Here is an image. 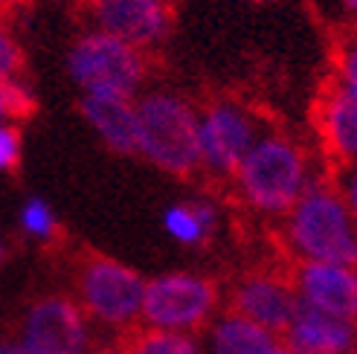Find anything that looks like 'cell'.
I'll return each mask as SVG.
<instances>
[{
	"instance_id": "9",
	"label": "cell",
	"mask_w": 357,
	"mask_h": 354,
	"mask_svg": "<svg viewBox=\"0 0 357 354\" xmlns=\"http://www.w3.org/2000/svg\"><path fill=\"white\" fill-rule=\"evenodd\" d=\"M93 29L139 49L160 47L174 24V0H87Z\"/></svg>"
},
{
	"instance_id": "26",
	"label": "cell",
	"mask_w": 357,
	"mask_h": 354,
	"mask_svg": "<svg viewBox=\"0 0 357 354\" xmlns=\"http://www.w3.org/2000/svg\"><path fill=\"white\" fill-rule=\"evenodd\" d=\"M15 3H24V0H0V9H6V6H15Z\"/></svg>"
},
{
	"instance_id": "29",
	"label": "cell",
	"mask_w": 357,
	"mask_h": 354,
	"mask_svg": "<svg viewBox=\"0 0 357 354\" xmlns=\"http://www.w3.org/2000/svg\"><path fill=\"white\" fill-rule=\"evenodd\" d=\"M253 3H267V0H253Z\"/></svg>"
},
{
	"instance_id": "20",
	"label": "cell",
	"mask_w": 357,
	"mask_h": 354,
	"mask_svg": "<svg viewBox=\"0 0 357 354\" xmlns=\"http://www.w3.org/2000/svg\"><path fill=\"white\" fill-rule=\"evenodd\" d=\"M24 70V52L21 44L12 35V29L0 21V84L3 82H15Z\"/></svg>"
},
{
	"instance_id": "4",
	"label": "cell",
	"mask_w": 357,
	"mask_h": 354,
	"mask_svg": "<svg viewBox=\"0 0 357 354\" xmlns=\"http://www.w3.org/2000/svg\"><path fill=\"white\" fill-rule=\"evenodd\" d=\"M244 198L261 212L291 209L305 189L302 151L284 137H261L236 171Z\"/></svg>"
},
{
	"instance_id": "7",
	"label": "cell",
	"mask_w": 357,
	"mask_h": 354,
	"mask_svg": "<svg viewBox=\"0 0 357 354\" xmlns=\"http://www.w3.org/2000/svg\"><path fill=\"white\" fill-rule=\"evenodd\" d=\"M256 143V125L236 102H212L198 114L201 169L212 174H236Z\"/></svg>"
},
{
	"instance_id": "18",
	"label": "cell",
	"mask_w": 357,
	"mask_h": 354,
	"mask_svg": "<svg viewBox=\"0 0 357 354\" xmlns=\"http://www.w3.org/2000/svg\"><path fill=\"white\" fill-rule=\"evenodd\" d=\"M35 114V96L24 82L0 84V125H17Z\"/></svg>"
},
{
	"instance_id": "19",
	"label": "cell",
	"mask_w": 357,
	"mask_h": 354,
	"mask_svg": "<svg viewBox=\"0 0 357 354\" xmlns=\"http://www.w3.org/2000/svg\"><path fill=\"white\" fill-rule=\"evenodd\" d=\"M21 226L32 238H52L59 233V221H56V212H52L41 198H29L21 209Z\"/></svg>"
},
{
	"instance_id": "28",
	"label": "cell",
	"mask_w": 357,
	"mask_h": 354,
	"mask_svg": "<svg viewBox=\"0 0 357 354\" xmlns=\"http://www.w3.org/2000/svg\"><path fill=\"white\" fill-rule=\"evenodd\" d=\"M3 256H6V250H3V241H0V264H3Z\"/></svg>"
},
{
	"instance_id": "8",
	"label": "cell",
	"mask_w": 357,
	"mask_h": 354,
	"mask_svg": "<svg viewBox=\"0 0 357 354\" xmlns=\"http://www.w3.org/2000/svg\"><path fill=\"white\" fill-rule=\"evenodd\" d=\"M21 346L26 354H87L91 337L82 305L61 293L38 299L26 311Z\"/></svg>"
},
{
	"instance_id": "14",
	"label": "cell",
	"mask_w": 357,
	"mask_h": 354,
	"mask_svg": "<svg viewBox=\"0 0 357 354\" xmlns=\"http://www.w3.org/2000/svg\"><path fill=\"white\" fill-rule=\"evenodd\" d=\"M317 122L331 154L340 160H357V96H351L340 82L319 99Z\"/></svg>"
},
{
	"instance_id": "10",
	"label": "cell",
	"mask_w": 357,
	"mask_h": 354,
	"mask_svg": "<svg viewBox=\"0 0 357 354\" xmlns=\"http://www.w3.org/2000/svg\"><path fill=\"white\" fill-rule=\"evenodd\" d=\"M79 111L111 151L139 154L137 99L119 93H82Z\"/></svg>"
},
{
	"instance_id": "17",
	"label": "cell",
	"mask_w": 357,
	"mask_h": 354,
	"mask_svg": "<svg viewBox=\"0 0 357 354\" xmlns=\"http://www.w3.org/2000/svg\"><path fill=\"white\" fill-rule=\"evenodd\" d=\"M122 354H201L192 337L163 328L131 331L122 343Z\"/></svg>"
},
{
	"instance_id": "2",
	"label": "cell",
	"mask_w": 357,
	"mask_h": 354,
	"mask_svg": "<svg viewBox=\"0 0 357 354\" xmlns=\"http://www.w3.org/2000/svg\"><path fill=\"white\" fill-rule=\"evenodd\" d=\"M67 73L82 93H119L137 99L149 76V52L102 29H87L70 44Z\"/></svg>"
},
{
	"instance_id": "16",
	"label": "cell",
	"mask_w": 357,
	"mask_h": 354,
	"mask_svg": "<svg viewBox=\"0 0 357 354\" xmlns=\"http://www.w3.org/2000/svg\"><path fill=\"white\" fill-rule=\"evenodd\" d=\"M166 229L172 238L183 244H201L215 229V209L204 201L172 206L166 212Z\"/></svg>"
},
{
	"instance_id": "25",
	"label": "cell",
	"mask_w": 357,
	"mask_h": 354,
	"mask_svg": "<svg viewBox=\"0 0 357 354\" xmlns=\"http://www.w3.org/2000/svg\"><path fill=\"white\" fill-rule=\"evenodd\" d=\"M340 3H343V9H346V12L357 15V0H340Z\"/></svg>"
},
{
	"instance_id": "24",
	"label": "cell",
	"mask_w": 357,
	"mask_h": 354,
	"mask_svg": "<svg viewBox=\"0 0 357 354\" xmlns=\"http://www.w3.org/2000/svg\"><path fill=\"white\" fill-rule=\"evenodd\" d=\"M0 354H26L21 343H0Z\"/></svg>"
},
{
	"instance_id": "11",
	"label": "cell",
	"mask_w": 357,
	"mask_h": 354,
	"mask_svg": "<svg viewBox=\"0 0 357 354\" xmlns=\"http://www.w3.org/2000/svg\"><path fill=\"white\" fill-rule=\"evenodd\" d=\"M296 288L308 305L340 320H357V273L340 264L308 261L296 273Z\"/></svg>"
},
{
	"instance_id": "6",
	"label": "cell",
	"mask_w": 357,
	"mask_h": 354,
	"mask_svg": "<svg viewBox=\"0 0 357 354\" xmlns=\"http://www.w3.org/2000/svg\"><path fill=\"white\" fill-rule=\"evenodd\" d=\"M218 305L215 282L198 273H163L146 282L142 320L151 328L189 331L201 328Z\"/></svg>"
},
{
	"instance_id": "21",
	"label": "cell",
	"mask_w": 357,
	"mask_h": 354,
	"mask_svg": "<svg viewBox=\"0 0 357 354\" xmlns=\"http://www.w3.org/2000/svg\"><path fill=\"white\" fill-rule=\"evenodd\" d=\"M21 160V131L17 125H0V171H9Z\"/></svg>"
},
{
	"instance_id": "1",
	"label": "cell",
	"mask_w": 357,
	"mask_h": 354,
	"mask_svg": "<svg viewBox=\"0 0 357 354\" xmlns=\"http://www.w3.org/2000/svg\"><path fill=\"white\" fill-rule=\"evenodd\" d=\"M139 154L172 177H192L201 169L198 111L172 91H151L137 99Z\"/></svg>"
},
{
	"instance_id": "13",
	"label": "cell",
	"mask_w": 357,
	"mask_h": 354,
	"mask_svg": "<svg viewBox=\"0 0 357 354\" xmlns=\"http://www.w3.org/2000/svg\"><path fill=\"white\" fill-rule=\"evenodd\" d=\"M291 348L299 354H343L354 346L357 331L349 320L331 316L308 305L305 299H296L294 320L288 325Z\"/></svg>"
},
{
	"instance_id": "3",
	"label": "cell",
	"mask_w": 357,
	"mask_h": 354,
	"mask_svg": "<svg viewBox=\"0 0 357 354\" xmlns=\"http://www.w3.org/2000/svg\"><path fill=\"white\" fill-rule=\"evenodd\" d=\"M288 236L308 261L340 264V268L357 264V233L349 209L334 192L323 186L302 189L299 201L291 206Z\"/></svg>"
},
{
	"instance_id": "23",
	"label": "cell",
	"mask_w": 357,
	"mask_h": 354,
	"mask_svg": "<svg viewBox=\"0 0 357 354\" xmlns=\"http://www.w3.org/2000/svg\"><path fill=\"white\" fill-rule=\"evenodd\" d=\"M349 206H351V215L357 218V171L351 174V180H349Z\"/></svg>"
},
{
	"instance_id": "22",
	"label": "cell",
	"mask_w": 357,
	"mask_h": 354,
	"mask_svg": "<svg viewBox=\"0 0 357 354\" xmlns=\"http://www.w3.org/2000/svg\"><path fill=\"white\" fill-rule=\"evenodd\" d=\"M337 82H340L351 96H357V44H349L340 52V61H337Z\"/></svg>"
},
{
	"instance_id": "5",
	"label": "cell",
	"mask_w": 357,
	"mask_h": 354,
	"mask_svg": "<svg viewBox=\"0 0 357 354\" xmlns=\"http://www.w3.org/2000/svg\"><path fill=\"white\" fill-rule=\"evenodd\" d=\"M76 293L87 316L105 325H131L142 311L146 279L128 264L93 253L76 270Z\"/></svg>"
},
{
	"instance_id": "15",
	"label": "cell",
	"mask_w": 357,
	"mask_h": 354,
	"mask_svg": "<svg viewBox=\"0 0 357 354\" xmlns=\"http://www.w3.org/2000/svg\"><path fill=\"white\" fill-rule=\"evenodd\" d=\"M276 348L271 331L233 314L212 328V354H271Z\"/></svg>"
},
{
	"instance_id": "27",
	"label": "cell",
	"mask_w": 357,
	"mask_h": 354,
	"mask_svg": "<svg viewBox=\"0 0 357 354\" xmlns=\"http://www.w3.org/2000/svg\"><path fill=\"white\" fill-rule=\"evenodd\" d=\"M271 354H291V351H288V348H279V346H276V348H273Z\"/></svg>"
},
{
	"instance_id": "12",
	"label": "cell",
	"mask_w": 357,
	"mask_h": 354,
	"mask_svg": "<svg viewBox=\"0 0 357 354\" xmlns=\"http://www.w3.org/2000/svg\"><path fill=\"white\" fill-rule=\"evenodd\" d=\"M233 308L238 316L273 334L288 331L296 311V296L284 282L273 276H247L233 293Z\"/></svg>"
}]
</instances>
